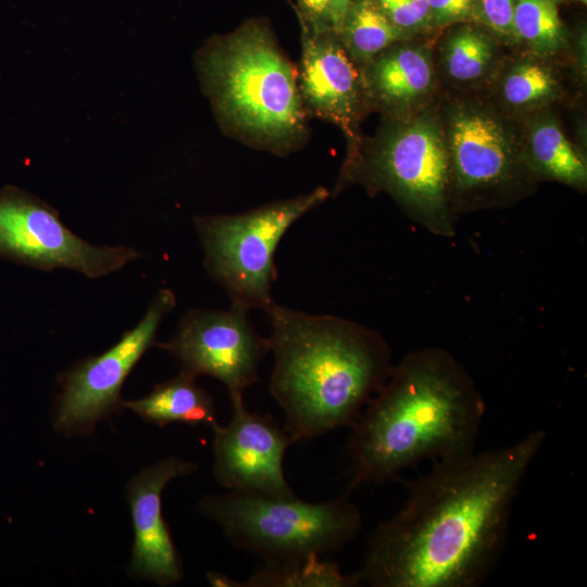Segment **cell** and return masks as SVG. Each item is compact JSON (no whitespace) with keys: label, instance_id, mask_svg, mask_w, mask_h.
<instances>
[{"label":"cell","instance_id":"cell-25","mask_svg":"<svg viewBox=\"0 0 587 587\" xmlns=\"http://www.w3.org/2000/svg\"><path fill=\"white\" fill-rule=\"evenodd\" d=\"M333 0H297V14L300 25L312 34L333 30L330 8Z\"/></svg>","mask_w":587,"mask_h":587},{"label":"cell","instance_id":"cell-21","mask_svg":"<svg viewBox=\"0 0 587 587\" xmlns=\"http://www.w3.org/2000/svg\"><path fill=\"white\" fill-rule=\"evenodd\" d=\"M513 30L515 38L541 57L555 53L564 42V30L553 0H516Z\"/></svg>","mask_w":587,"mask_h":587},{"label":"cell","instance_id":"cell-16","mask_svg":"<svg viewBox=\"0 0 587 587\" xmlns=\"http://www.w3.org/2000/svg\"><path fill=\"white\" fill-rule=\"evenodd\" d=\"M122 405L158 426L179 422L213 429L218 425L212 397L196 384V377L183 371L145 398L122 401Z\"/></svg>","mask_w":587,"mask_h":587},{"label":"cell","instance_id":"cell-27","mask_svg":"<svg viewBox=\"0 0 587 587\" xmlns=\"http://www.w3.org/2000/svg\"><path fill=\"white\" fill-rule=\"evenodd\" d=\"M352 0H333L330 8V26L337 35L340 32L348 8Z\"/></svg>","mask_w":587,"mask_h":587},{"label":"cell","instance_id":"cell-18","mask_svg":"<svg viewBox=\"0 0 587 587\" xmlns=\"http://www.w3.org/2000/svg\"><path fill=\"white\" fill-rule=\"evenodd\" d=\"M358 572L345 574L338 564L312 555L289 562L263 564L239 587H355Z\"/></svg>","mask_w":587,"mask_h":587},{"label":"cell","instance_id":"cell-3","mask_svg":"<svg viewBox=\"0 0 587 587\" xmlns=\"http://www.w3.org/2000/svg\"><path fill=\"white\" fill-rule=\"evenodd\" d=\"M264 312L274 358L268 389L291 442L351 427L392 369L385 341L353 322L275 301Z\"/></svg>","mask_w":587,"mask_h":587},{"label":"cell","instance_id":"cell-17","mask_svg":"<svg viewBox=\"0 0 587 587\" xmlns=\"http://www.w3.org/2000/svg\"><path fill=\"white\" fill-rule=\"evenodd\" d=\"M338 36L360 68L409 34L395 26L372 0H352Z\"/></svg>","mask_w":587,"mask_h":587},{"label":"cell","instance_id":"cell-9","mask_svg":"<svg viewBox=\"0 0 587 587\" xmlns=\"http://www.w3.org/2000/svg\"><path fill=\"white\" fill-rule=\"evenodd\" d=\"M175 294L158 291L139 323L123 334L104 353L89 357L70 369L61 378L54 426L65 434L88 433L95 424L122 405L124 380L154 345L161 322L174 309Z\"/></svg>","mask_w":587,"mask_h":587},{"label":"cell","instance_id":"cell-26","mask_svg":"<svg viewBox=\"0 0 587 587\" xmlns=\"http://www.w3.org/2000/svg\"><path fill=\"white\" fill-rule=\"evenodd\" d=\"M430 18L439 24L461 21L473 12L475 0H427Z\"/></svg>","mask_w":587,"mask_h":587},{"label":"cell","instance_id":"cell-11","mask_svg":"<svg viewBox=\"0 0 587 587\" xmlns=\"http://www.w3.org/2000/svg\"><path fill=\"white\" fill-rule=\"evenodd\" d=\"M230 403L229 422L212 429L216 482L234 491L294 496L283 466L286 450L292 445L285 428L271 415L250 412L243 398Z\"/></svg>","mask_w":587,"mask_h":587},{"label":"cell","instance_id":"cell-28","mask_svg":"<svg viewBox=\"0 0 587 587\" xmlns=\"http://www.w3.org/2000/svg\"><path fill=\"white\" fill-rule=\"evenodd\" d=\"M207 578L212 586L239 587V582L218 572H209Z\"/></svg>","mask_w":587,"mask_h":587},{"label":"cell","instance_id":"cell-23","mask_svg":"<svg viewBox=\"0 0 587 587\" xmlns=\"http://www.w3.org/2000/svg\"><path fill=\"white\" fill-rule=\"evenodd\" d=\"M389 21L409 34L430 20L427 0H372Z\"/></svg>","mask_w":587,"mask_h":587},{"label":"cell","instance_id":"cell-22","mask_svg":"<svg viewBox=\"0 0 587 587\" xmlns=\"http://www.w3.org/2000/svg\"><path fill=\"white\" fill-rule=\"evenodd\" d=\"M559 83L542 64L526 60L509 70L501 83L503 102L514 110H530L552 100Z\"/></svg>","mask_w":587,"mask_h":587},{"label":"cell","instance_id":"cell-12","mask_svg":"<svg viewBox=\"0 0 587 587\" xmlns=\"http://www.w3.org/2000/svg\"><path fill=\"white\" fill-rule=\"evenodd\" d=\"M301 26L298 86L308 116L338 126L358 150V127L366 98L359 66L333 32L310 33Z\"/></svg>","mask_w":587,"mask_h":587},{"label":"cell","instance_id":"cell-20","mask_svg":"<svg viewBox=\"0 0 587 587\" xmlns=\"http://www.w3.org/2000/svg\"><path fill=\"white\" fill-rule=\"evenodd\" d=\"M495 52V43L487 34L471 26L459 28L444 46L446 73L458 83L477 82L490 70Z\"/></svg>","mask_w":587,"mask_h":587},{"label":"cell","instance_id":"cell-4","mask_svg":"<svg viewBox=\"0 0 587 587\" xmlns=\"http://www.w3.org/2000/svg\"><path fill=\"white\" fill-rule=\"evenodd\" d=\"M197 73L222 129L276 155L309 138L298 72L265 22L250 20L209 39L196 54Z\"/></svg>","mask_w":587,"mask_h":587},{"label":"cell","instance_id":"cell-8","mask_svg":"<svg viewBox=\"0 0 587 587\" xmlns=\"http://www.w3.org/2000/svg\"><path fill=\"white\" fill-rule=\"evenodd\" d=\"M0 255L50 271L70 268L102 277L136 260V249L96 246L73 233L55 209L14 186L0 189Z\"/></svg>","mask_w":587,"mask_h":587},{"label":"cell","instance_id":"cell-13","mask_svg":"<svg viewBox=\"0 0 587 587\" xmlns=\"http://www.w3.org/2000/svg\"><path fill=\"white\" fill-rule=\"evenodd\" d=\"M197 471V465L168 458L141 470L128 484L134 546L128 572L160 586L176 584L183 576L179 555L162 515V492L173 478Z\"/></svg>","mask_w":587,"mask_h":587},{"label":"cell","instance_id":"cell-1","mask_svg":"<svg viewBox=\"0 0 587 587\" xmlns=\"http://www.w3.org/2000/svg\"><path fill=\"white\" fill-rule=\"evenodd\" d=\"M545 438L536 429L507 447L435 461L370 536L362 584L480 586L502 555L514 501Z\"/></svg>","mask_w":587,"mask_h":587},{"label":"cell","instance_id":"cell-2","mask_svg":"<svg viewBox=\"0 0 587 587\" xmlns=\"http://www.w3.org/2000/svg\"><path fill=\"white\" fill-rule=\"evenodd\" d=\"M485 411L469 374L448 353L407 355L351 426L350 488L391 482L425 459L474 451Z\"/></svg>","mask_w":587,"mask_h":587},{"label":"cell","instance_id":"cell-24","mask_svg":"<svg viewBox=\"0 0 587 587\" xmlns=\"http://www.w3.org/2000/svg\"><path fill=\"white\" fill-rule=\"evenodd\" d=\"M515 1L479 0V11L485 24L501 36H514L513 15Z\"/></svg>","mask_w":587,"mask_h":587},{"label":"cell","instance_id":"cell-15","mask_svg":"<svg viewBox=\"0 0 587 587\" xmlns=\"http://www.w3.org/2000/svg\"><path fill=\"white\" fill-rule=\"evenodd\" d=\"M366 102L404 117L432 91L435 73L426 47L397 42L360 67Z\"/></svg>","mask_w":587,"mask_h":587},{"label":"cell","instance_id":"cell-19","mask_svg":"<svg viewBox=\"0 0 587 587\" xmlns=\"http://www.w3.org/2000/svg\"><path fill=\"white\" fill-rule=\"evenodd\" d=\"M528 150L533 166L542 175L573 186L586 183L584 159L553 121L535 123L528 135Z\"/></svg>","mask_w":587,"mask_h":587},{"label":"cell","instance_id":"cell-14","mask_svg":"<svg viewBox=\"0 0 587 587\" xmlns=\"http://www.w3.org/2000/svg\"><path fill=\"white\" fill-rule=\"evenodd\" d=\"M446 141L451 185L464 192L495 189L507 184L516 165L513 137L491 111L461 105L449 115Z\"/></svg>","mask_w":587,"mask_h":587},{"label":"cell","instance_id":"cell-10","mask_svg":"<svg viewBox=\"0 0 587 587\" xmlns=\"http://www.w3.org/2000/svg\"><path fill=\"white\" fill-rule=\"evenodd\" d=\"M158 346L180 362L183 372L218 379L230 400L243 398L246 389L259 380L260 363L270 352L268 337L261 336L248 311L236 305L188 311L174 336Z\"/></svg>","mask_w":587,"mask_h":587},{"label":"cell","instance_id":"cell-7","mask_svg":"<svg viewBox=\"0 0 587 587\" xmlns=\"http://www.w3.org/2000/svg\"><path fill=\"white\" fill-rule=\"evenodd\" d=\"M358 179L390 193L435 233H451V167L445 130L428 115L398 117L364 152L347 160L340 183Z\"/></svg>","mask_w":587,"mask_h":587},{"label":"cell","instance_id":"cell-5","mask_svg":"<svg viewBox=\"0 0 587 587\" xmlns=\"http://www.w3.org/2000/svg\"><path fill=\"white\" fill-rule=\"evenodd\" d=\"M200 512L216 523L237 548L265 564L322 555L357 537L362 517L347 496L308 502L289 497L229 490L199 501Z\"/></svg>","mask_w":587,"mask_h":587},{"label":"cell","instance_id":"cell-6","mask_svg":"<svg viewBox=\"0 0 587 587\" xmlns=\"http://www.w3.org/2000/svg\"><path fill=\"white\" fill-rule=\"evenodd\" d=\"M329 196L324 187L239 214L196 216L208 274L226 291L232 305L262 309L274 301V255L287 230Z\"/></svg>","mask_w":587,"mask_h":587}]
</instances>
